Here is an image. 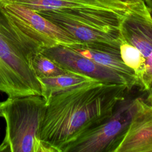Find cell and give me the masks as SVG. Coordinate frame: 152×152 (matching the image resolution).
Masks as SVG:
<instances>
[{
    "mask_svg": "<svg viewBox=\"0 0 152 152\" xmlns=\"http://www.w3.org/2000/svg\"><path fill=\"white\" fill-rule=\"evenodd\" d=\"M129 92L124 84L94 81L51 97L40 140L62 152L86 131L111 116Z\"/></svg>",
    "mask_w": 152,
    "mask_h": 152,
    "instance_id": "1",
    "label": "cell"
},
{
    "mask_svg": "<svg viewBox=\"0 0 152 152\" xmlns=\"http://www.w3.org/2000/svg\"><path fill=\"white\" fill-rule=\"evenodd\" d=\"M42 48L20 32L0 8V91L8 97L42 96L31 60Z\"/></svg>",
    "mask_w": 152,
    "mask_h": 152,
    "instance_id": "2",
    "label": "cell"
},
{
    "mask_svg": "<svg viewBox=\"0 0 152 152\" xmlns=\"http://www.w3.org/2000/svg\"><path fill=\"white\" fill-rule=\"evenodd\" d=\"M1 107L7 126L0 152H56L40 138L47 108L42 96L8 97Z\"/></svg>",
    "mask_w": 152,
    "mask_h": 152,
    "instance_id": "3",
    "label": "cell"
},
{
    "mask_svg": "<svg viewBox=\"0 0 152 152\" xmlns=\"http://www.w3.org/2000/svg\"><path fill=\"white\" fill-rule=\"evenodd\" d=\"M135 99H125L113 115L66 145L62 152H115L130 123Z\"/></svg>",
    "mask_w": 152,
    "mask_h": 152,
    "instance_id": "4",
    "label": "cell"
},
{
    "mask_svg": "<svg viewBox=\"0 0 152 152\" xmlns=\"http://www.w3.org/2000/svg\"><path fill=\"white\" fill-rule=\"evenodd\" d=\"M0 8L20 32L38 43L42 49L58 45L71 46L78 42L34 10L14 4H0Z\"/></svg>",
    "mask_w": 152,
    "mask_h": 152,
    "instance_id": "5",
    "label": "cell"
},
{
    "mask_svg": "<svg viewBox=\"0 0 152 152\" xmlns=\"http://www.w3.org/2000/svg\"><path fill=\"white\" fill-rule=\"evenodd\" d=\"M41 52L67 71L97 81L125 85L129 91L135 86L120 73L79 54L68 46L58 45L43 48Z\"/></svg>",
    "mask_w": 152,
    "mask_h": 152,
    "instance_id": "6",
    "label": "cell"
},
{
    "mask_svg": "<svg viewBox=\"0 0 152 152\" xmlns=\"http://www.w3.org/2000/svg\"><path fill=\"white\" fill-rule=\"evenodd\" d=\"M121 39L137 48L146 58L152 51V12L145 2L131 5L119 26Z\"/></svg>",
    "mask_w": 152,
    "mask_h": 152,
    "instance_id": "7",
    "label": "cell"
},
{
    "mask_svg": "<svg viewBox=\"0 0 152 152\" xmlns=\"http://www.w3.org/2000/svg\"><path fill=\"white\" fill-rule=\"evenodd\" d=\"M115 152H152V106L140 97L128 128Z\"/></svg>",
    "mask_w": 152,
    "mask_h": 152,
    "instance_id": "8",
    "label": "cell"
},
{
    "mask_svg": "<svg viewBox=\"0 0 152 152\" xmlns=\"http://www.w3.org/2000/svg\"><path fill=\"white\" fill-rule=\"evenodd\" d=\"M37 12L71 34L78 42L121 45L119 32H107L74 21L63 14L59 10Z\"/></svg>",
    "mask_w": 152,
    "mask_h": 152,
    "instance_id": "9",
    "label": "cell"
},
{
    "mask_svg": "<svg viewBox=\"0 0 152 152\" xmlns=\"http://www.w3.org/2000/svg\"><path fill=\"white\" fill-rule=\"evenodd\" d=\"M68 46L94 62L120 73L137 87L134 71L128 68L121 59L120 45L78 42Z\"/></svg>",
    "mask_w": 152,
    "mask_h": 152,
    "instance_id": "10",
    "label": "cell"
},
{
    "mask_svg": "<svg viewBox=\"0 0 152 152\" xmlns=\"http://www.w3.org/2000/svg\"><path fill=\"white\" fill-rule=\"evenodd\" d=\"M0 4H17L36 11L83 7L126 10L128 7L112 0H0Z\"/></svg>",
    "mask_w": 152,
    "mask_h": 152,
    "instance_id": "11",
    "label": "cell"
},
{
    "mask_svg": "<svg viewBox=\"0 0 152 152\" xmlns=\"http://www.w3.org/2000/svg\"><path fill=\"white\" fill-rule=\"evenodd\" d=\"M38 80L41 85L42 96L47 103L55 94L97 81L87 76L71 72L54 77L38 78Z\"/></svg>",
    "mask_w": 152,
    "mask_h": 152,
    "instance_id": "12",
    "label": "cell"
},
{
    "mask_svg": "<svg viewBox=\"0 0 152 152\" xmlns=\"http://www.w3.org/2000/svg\"><path fill=\"white\" fill-rule=\"evenodd\" d=\"M119 49L122 61L134 71L137 85L143 74L146 58L140 50L122 39H121Z\"/></svg>",
    "mask_w": 152,
    "mask_h": 152,
    "instance_id": "13",
    "label": "cell"
},
{
    "mask_svg": "<svg viewBox=\"0 0 152 152\" xmlns=\"http://www.w3.org/2000/svg\"><path fill=\"white\" fill-rule=\"evenodd\" d=\"M31 66L37 78L54 77L69 72L41 52L33 57Z\"/></svg>",
    "mask_w": 152,
    "mask_h": 152,
    "instance_id": "14",
    "label": "cell"
},
{
    "mask_svg": "<svg viewBox=\"0 0 152 152\" xmlns=\"http://www.w3.org/2000/svg\"><path fill=\"white\" fill-rule=\"evenodd\" d=\"M137 87L141 91H147L152 87V51L146 58L143 74Z\"/></svg>",
    "mask_w": 152,
    "mask_h": 152,
    "instance_id": "15",
    "label": "cell"
},
{
    "mask_svg": "<svg viewBox=\"0 0 152 152\" xmlns=\"http://www.w3.org/2000/svg\"><path fill=\"white\" fill-rule=\"evenodd\" d=\"M147 104L152 106V87L147 91V95L144 100Z\"/></svg>",
    "mask_w": 152,
    "mask_h": 152,
    "instance_id": "16",
    "label": "cell"
},
{
    "mask_svg": "<svg viewBox=\"0 0 152 152\" xmlns=\"http://www.w3.org/2000/svg\"><path fill=\"white\" fill-rule=\"evenodd\" d=\"M112 1H114L117 2L124 4L125 5H128V6L131 5L133 4H135L136 2H137L135 0H112Z\"/></svg>",
    "mask_w": 152,
    "mask_h": 152,
    "instance_id": "17",
    "label": "cell"
},
{
    "mask_svg": "<svg viewBox=\"0 0 152 152\" xmlns=\"http://www.w3.org/2000/svg\"><path fill=\"white\" fill-rule=\"evenodd\" d=\"M145 2L152 12V0H145Z\"/></svg>",
    "mask_w": 152,
    "mask_h": 152,
    "instance_id": "18",
    "label": "cell"
},
{
    "mask_svg": "<svg viewBox=\"0 0 152 152\" xmlns=\"http://www.w3.org/2000/svg\"><path fill=\"white\" fill-rule=\"evenodd\" d=\"M3 102H0V117H3V114H2V105Z\"/></svg>",
    "mask_w": 152,
    "mask_h": 152,
    "instance_id": "19",
    "label": "cell"
},
{
    "mask_svg": "<svg viewBox=\"0 0 152 152\" xmlns=\"http://www.w3.org/2000/svg\"><path fill=\"white\" fill-rule=\"evenodd\" d=\"M137 2H141V1H144V2H145V0H135Z\"/></svg>",
    "mask_w": 152,
    "mask_h": 152,
    "instance_id": "20",
    "label": "cell"
}]
</instances>
